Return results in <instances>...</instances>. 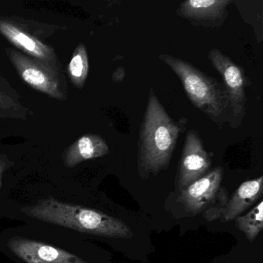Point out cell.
<instances>
[{
    "mask_svg": "<svg viewBox=\"0 0 263 263\" xmlns=\"http://www.w3.org/2000/svg\"><path fill=\"white\" fill-rule=\"evenodd\" d=\"M109 152L108 144L101 135L87 134L67 147L62 156L64 165L73 167L84 161L106 156Z\"/></svg>",
    "mask_w": 263,
    "mask_h": 263,
    "instance_id": "cell-12",
    "label": "cell"
},
{
    "mask_svg": "<svg viewBox=\"0 0 263 263\" xmlns=\"http://www.w3.org/2000/svg\"><path fill=\"white\" fill-rule=\"evenodd\" d=\"M7 56L21 79L32 88L58 101L67 98V84L61 69L24 54L6 49Z\"/></svg>",
    "mask_w": 263,
    "mask_h": 263,
    "instance_id": "cell-4",
    "label": "cell"
},
{
    "mask_svg": "<svg viewBox=\"0 0 263 263\" xmlns=\"http://www.w3.org/2000/svg\"><path fill=\"white\" fill-rule=\"evenodd\" d=\"M232 4V0H187L180 4L176 14L195 27L220 28L229 18Z\"/></svg>",
    "mask_w": 263,
    "mask_h": 263,
    "instance_id": "cell-9",
    "label": "cell"
},
{
    "mask_svg": "<svg viewBox=\"0 0 263 263\" xmlns=\"http://www.w3.org/2000/svg\"><path fill=\"white\" fill-rule=\"evenodd\" d=\"M222 178L223 168L218 166L181 191L178 201L187 212L195 215L207 212L208 208L220 197L227 198L226 191L221 187Z\"/></svg>",
    "mask_w": 263,
    "mask_h": 263,
    "instance_id": "cell-8",
    "label": "cell"
},
{
    "mask_svg": "<svg viewBox=\"0 0 263 263\" xmlns=\"http://www.w3.org/2000/svg\"><path fill=\"white\" fill-rule=\"evenodd\" d=\"M158 59L167 64L179 78L183 88L195 108L220 127L232 126V110L224 85L184 60L161 53Z\"/></svg>",
    "mask_w": 263,
    "mask_h": 263,
    "instance_id": "cell-3",
    "label": "cell"
},
{
    "mask_svg": "<svg viewBox=\"0 0 263 263\" xmlns=\"http://www.w3.org/2000/svg\"><path fill=\"white\" fill-rule=\"evenodd\" d=\"M67 73L73 85L78 89L84 88L89 73V58L87 48L80 43L73 50L67 66Z\"/></svg>",
    "mask_w": 263,
    "mask_h": 263,
    "instance_id": "cell-14",
    "label": "cell"
},
{
    "mask_svg": "<svg viewBox=\"0 0 263 263\" xmlns=\"http://www.w3.org/2000/svg\"><path fill=\"white\" fill-rule=\"evenodd\" d=\"M30 114L21 103L17 92L0 77V118L26 120Z\"/></svg>",
    "mask_w": 263,
    "mask_h": 263,
    "instance_id": "cell-13",
    "label": "cell"
},
{
    "mask_svg": "<svg viewBox=\"0 0 263 263\" xmlns=\"http://www.w3.org/2000/svg\"><path fill=\"white\" fill-rule=\"evenodd\" d=\"M8 246L13 253L26 263H88L64 249L34 240L12 238Z\"/></svg>",
    "mask_w": 263,
    "mask_h": 263,
    "instance_id": "cell-10",
    "label": "cell"
},
{
    "mask_svg": "<svg viewBox=\"0 0 263 263\" xmlns=\"http://www.w3.org/2000/svg\"><path fill=\"white\" fill-rule=\"evenodd\" d=\"M189 118L175 121L151 87L145 112L139 129L138 168L147 178L168 167L180 135L187 129Z\"/></svg>",
    "mask_w": 263,
    "mask_h": 263,
    "instance_id": "cell-1",
    "label": "cell"
},
{
    "mask_svg": "<svg viewBox=\"0 0 263 263\" xmlns=\"http://www.w3.org/2000/svg\"><path fill=\"white\" fill-rule=\"evenodd\" d=\"M26 214L36 219L83 233L115 238L133 236L130 227L118 218L95 209L62 202L52 197L29 208Z\"/></svg>",
    "mask_w": 263,
    "mask_h": 263,
    "instance_id": "cell-2",
    "label": "cell"
},
{
    "mask_svg": "<svg viewBox=\"0 0 263 263\" xmlns=\"http://www.w3.org/2000/svg\"><path fill=\"white\" fill-rule=\"evenodd\" d=\"M13 163L9 159L7 155L0 154V189L2 187L3 175L6 170L9 168L10 166L13 165Z\"/></svg>",
    "mask_w": 263,
    "mask_h": 263,
    "instance_id": "cell-16",
    "label": "cell"
},
{
    "mask_svg": "<svg viewBox=\"0 0 263 263\" xmlns=\"http://www.w3.org/2000/svg\"><path fill=\"white\" fill-rule=\"evenodd\" d=\"M212 160L206 151L199 134L194 129L186 134L176 177L178 190H184L189 184L210 172Z\"/></svg>",
    "mask_w": 263,
    "mask_h": 263,
    "instance_id": "cell-7",
    "label": "cell"
},
{
    "mask_svg": "<svg viewBox=\"0 0 263 263\" xmlns=\"http://www.w3.org/2000/svg\"><path fill=\"white\" fill-rule=\"evenodd\" d=\"M0 33L24 54L61 69L54 49L16 20L0 18Z\"/></svg>",
    "mask_w": 263,
    "mask_h": 263,
    "instance_id": "cell-6",
    "label": "cell"
},
{
    "mask_svg": "<svg viewBox=\"0 0 263 263\" xmlns=\"http://www.w3.org/2000/svg\"><path fill=\"white\" fill-rule=\"evenodd\" d=\"M208 58L222 78L223 85L229 95L232 110L231 127L238 128L246 116L247 104L246 89L250 84L249 80L244 69L235 64L221 50L212 49L208 53Z\"/></svg>",
    "mask_w": 263,
    "mask_h": 263,
    "instance_id": "cell-5",
    "label": "cell"
},
{
    "mask_svg": "<svg viewBox=\"0 0 263 263\" xmlns=\"http://www.w3.org/2000/svg\"><path fill=\"white\" fill-rule=\"evenodd\" d=\"M235 226L249 241L258 236L263 227V201H261L250 212L240 215L235 219Z\"/></svg>",
    "mask_w": 263,
    "mask_h": 263,
    "instance_id": "cell-15",
    "label": "cell"
},
{
    "mask_svg": "<svg viewBox=\"0 0 263 263\" xmlns=\"http://www.w3.org/2000/svg\"><path fill=\"white\" fill-rule=\"evenodd\" d=\"M126 77V72L123 67H118L112 74V81L115 83H121Z\"/></svg>",
    "mask_w": 263,
    "mask_h": 263,
    "instance_id": "cell-17",
    "label": "cell"
},
{
    "mask_svg": "<svg viewBox=\"0 0 263 263\" xmlns=\"http://www.w3.org/2000/svg\"><path fill=\"white\" fill-rule=\"evenodd\" d=\"M263 177L243 182L218 212L224 221L235 220L262 196Z\"/></svg>",
    "mask_w": 263,
    "mask_h": 263,
    "instance_id": "cell-11",
    "label": "cell"
}]
</instances>
